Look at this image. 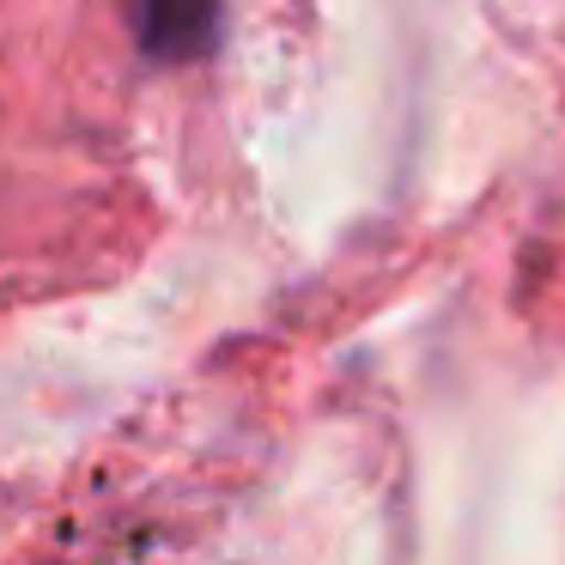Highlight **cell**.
Wrapping results in <instances>:
<instances>
[{"label": "cell", "instance_id": "1", "mask_svg": "<svg viewBox=\"0 0 565 565\" xmlns=\"http://www.w3.org/2000/svg\"><path fill=\"white\" fill-rule=\"evenodd\" d=\"M135 31L152 62H195L220 43V0H135Z\"/></svg>", "mask_w": 565, "mask_h": 565}]
</instances>
